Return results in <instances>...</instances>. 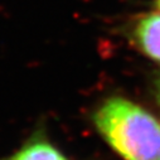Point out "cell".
Instances as JSON below:
<instances>
[{
    "mask_svg": "<svg viewBox=\"0 0 160 160\" xmlns=\"http://www.w3.org/2000/svg\"><path fill=\"white\" fill-rule=\"evenodd\" d=\"M93 122L125 160H160V121L132 101L106 100L95 112Z\"/></svg>",
    "mask_w": 160,
    "mask_h": 160,
    "instance_id": "1",
    "label": "cell"
},
{
    "mask_svg": "<svg viewBox=\"0 0 160 160\" xmlns=\"http://www.w3.org/2000/svg\"><path fill=\"white\" fill-rule=\"evenodd\" d=\"M139 48L151 59L160 62V14L140 19L134 32Z\"/></svg>",
    "mask_w": 160,
    "mask_h": 160,
    "instance_id": "2",
    "label": "cell"
},
{
    "mask_svg": "<svg viewBox=\"0 0 160 160\" xmlns=\"http://www.w3.org/2000/svg\"><path fill=\"white\" fill-rule=\"evenodd\" d=\"M7 160H68L51 144L37 140L24 145Z\"/></svg>",
    "mask_w": 160,
    "mask_h": 160,
    "instance_id": "3",
    "label": "cell"
},
{
    "mask_svg": "<svg viewBox=\"0 0 160 160\" xmlns=\"http://www.w3.org/2000/svg\"><path fill=\"white\" fill-rule=\"evenodd\" d=\"M156 93H158V101L160 103V78H159V81H158V91H156Z\"/></svg>",
    "mask_w": 160,
    "mask_h": 160,
    "instance_id": "4",
    "label": "cell"
},
{
    "mask_svg": "<svg viewBox=\"0 0 160 160\" xmlns=\"http://www.w3.org/2000/svg\"><path fill=\"white\" fill-rule=\"evenodd\" d=\"M158 8L160 9V0H158Z\"/></svg>",
    "mask_w": 160,
    "mask_h": 160,
    "instance_id": "5",
    "label": "cell"
}]
</instances>
